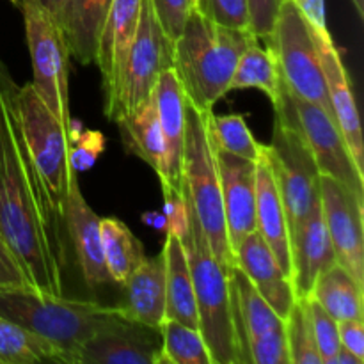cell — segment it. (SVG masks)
Masks as SVG:
<instances>
[{
    "label": "cell",
    "instance_id": "1",
    "mask_svg": "<svg viewBox=\"0 0 364 364\" xmlns=\"http://www.w3.org/2000/svg\"><path fill=\"white\" fill-rule=\"evenodd\" d=\"M16 89L0 95V235L32 290L64 295V223L53 215L21 144L11 103Z\"/></svg>",
    "mask_w": 364,
    "mask_h": 364
},
{
    "label": "cell",
    "instance_id": "2",
    "mask_svg": "<svg viewBox=\"0 0 364 364\" xmlns=\"http://www.w3.org/2000/svg\"><path fill=\"white\" fill-rule=\"evenodd\" d=\"M255 39L251 31L217 25L192 7L173 45V68L187 102L201 112L212 110L230 92L238 59Z\"/></svg>",
    "mask_w": 364,
    "mask_h": 364
},
{
    "label": "cell",
    "instance_id": "3",
    "mask_svg": "<svg viewBox=\"0 0 364 364\" xmlns=\"http://www.w3.org/2000/svg\"><path fill=\"white\" fill-rule=\"evenodd\" d=\"M0 315L48 341L60 354L63 364H77L84 341L123 316L117 306L41 294L28 287L0 288Z\"/></svg>",
    "mask_w": 364,
    "mask_h": 364
},
{
    "label": "cell",
    "instance_id": "4",
    "mask_svg": "<svg viewBox=\"0 0 364 364\" xmlns=\"http://www.w3.org/2000/svg\"><path fill=\"white\" fill-rule=\"evenodd\" d=\"M208 112L185 103V146L181 160V192L205 231L217 262L228 270L235 267V256L224 219L223 191L215 146L208 127Z\"/></svg>",
    "mask_w": 364,
    "mask_h": 364
},
{
    "label": "cell",
    "instance_id": "5",
    "mask_svg": "<svg viewBox=\"0 0 364 364\" xmlns=\"http://www.w3.org/2000/svg\"><path fill=\"white\" fill-rule=\"evenodd\" d=\"M181 244L187 252L188 267L194 281L199 333L208 348L212 364H245L235 333L230 270L215 259L205 231L199 226L191 206H188V233L181 238Z\"/></svg>",
    "mask_w": 364,
    "mask_h": 364
},
{
    "label": "cell",
    "instance_id": "6",
    "mask_svg": "<svg viewBox=\"0 0 364 364\" xmlns=\"http://www.w3.org/2000/svg\"><path fill=\"white\" fill-rule=\"evenodd\" d=\"M11 103L32 169L53 215L63 220L64 198L70 181L77 176L70 164L71 141L68 128L50 112L32 84L18 85Z\"/></svg>",
    "mask_w": 364,
    "mask_h": 364
},
{
    "label": "cell",
    "instance_id": "7",
    "mask_svg": "<svg viewBox=\"0 0 364 364\" xmlns=\"http://www.w3.org/2000/svg\"><path fill=\"white\" fill-rule=\"evenodd\" d=\"M265 45L276 57L284 87L297 98L318 105L334 119L313 28L294 0L281 2Z\"/></svg>",
    "mask_w": 364,
    "mask_h": 364
},
{
    "label": "cell",
    "instance_id": "8",
    "mask_svg": "<svg viewBox=\"0 0 364 364\" xmlns=\"http://www.w3.org/2000/svg\"><path fill=\"white\" fill-rule=\"evenodd\" d=\"M23 18L32 63V82L39 98L66 128L70 110V50L59 21L38 0H11Z\"/></svg>",
    "mask_w": 364,
    "mask_h": 364
},
{
    "label": "cell",
    "instance_id": "9",
    "mask_svg": "<svg viewBox=\"0 0 364 364\" xmlns=\"http://www.w3.org/2000/svg\"><path fill=\"white\" fill-rule=\"evenodd\" d=\"M272 141L267 144V153L272 162L277 187L283 199L288 219V230L291 231L311 212L320 201L318 194V167L304 135L291 121L283 107H274Z\"/></svg>",
    "mask_w": 364,
    "mask_h": 364
},
{
    "label": "cell",
    "instance_id": "10",
    "mask_svg": "<svg viewBox=\"0 0 364 364\" xmlns=\"http://www.w3.org/2000/svg\"><path fill=\"white\" fill-rule=\"evenodd\" d=\"M276 105L283 107L302 132L318 167V173L336 180L355 198L364 201V174L355 166L336 121L315 103L291 95L283 82H281V96Z\"/></svg>",
    "mask_w": 364,
    "mask_h": 364
},
{
    "label": "cell",
    "instance_id": "11",
    "mask_svg": "<svg viewBox=\"0 0 364 364\" xmlns=\"http://www.w3.org/2000/svg\"><path fill=\"white\" fill-rule=\"evenodd\" d=\"M173 45L156 18L151 0H142L137 34L124 60L114 121L153 95L160 73L173 66Z\"/></svg>",
    "mask_w": 364,
    "mask_h": 364
},
{
    "label": "cell",
    "instance_id": "12",
    "mask_svg": "<svg viewBox=\"0 0 364 364\" xmlns=\"http://www.w3.org/2000/svg\"><path fill=\"white\" fill-rule=\"evenodd\" d=\"M318 194L336 262L364 288V201L323 174L318 178Z\"/></svg>",
    "mask_w": 364,
    "mask_h": 364
},
{
    "label": "cell",
    "instance_id": "13",
    "mask_svg": "<svg viewBox=\"0 0 364 364\" xmlns=\"http://www.w3.org/2000/svg\"><path fill=\"white\" fill-rule=\"evenodd\" d=\"M142 0H112L100 31L95 64L102 75L105 116L114 121L128 50L137 34Z\"/></svg>",
    "mask_w": 364,
    "mask_h": 364
},
{
    "label": "cell",
    "instance_id": "14",
    "mask_svg": "<svg viewBox=\"0 0 364 364\" xmlns=\"http://www.w3.org/2000/svg\"><path fill=\"white\" fill-rule=\"evenodd\" d=\"M159 329L119 316L84 341L77 364H160Z\"/></svg>",
    "mask_w": 364,
    "mask_h": 364
},
{
    "label": "cell",
    "instance_id": "15",
    "mask_svg": "<svg viewBox=\"0 0 364 364\" xmlns=\"http://www.w3.org/2000/svg\"><path fill=\"white\" fill-rule=\"evenodd\" d=\"M223 191L224 219L231 251L256 231V160L242 159L215 148Z\"/></svg>",
    "mask_w": 364,
    "mask_h": 364
},
{
    "label": "cell",
    "instance_id": "16",
    "mask_svg": "<svg viewBox=\"0 0 364 364\" xmlns=\"http://www.w3.org/2000/svg\"><path fill=\"white\" fill-rule=\"evenodd\" d=\"M63 220L68 238L73 245L75 258L82 272V279L89 288H98L110 283L102 251L100 220L95 210L85 201L77 176L70 181L63 205Z\"/></svg>",
    "mask_w": 364,
    "mask_h": 364
},
{
    "label": "cell",
    "instance_id": "17",
    "mask_svg": "<svg viewBox=\"0 0 364 364\" xmlns=\"http://www.w3.org/2000/svg\"><path fill=\"white\" fill-rule=\"evenodd\" d=\"M313 28V27H311ZM316 48H318L320 60H322L323 73H326L327 91H329L331 107H333L334 121L347 142L350 155L354 159L358 169L364 174V146L361 121H359L358 103H355L354 91H352L350 77L345 68L343 57L333 41L329 31H315Z\"/></svg>",
    "mask_w": 364,
    "mask_h": 364
},
{
    "label": "cell",
    "instance_id": "18",
    "mask_svg": "<svg viewBox=\"0 0 364 364\" xmlns=\"http://www.w3.org/2000/svg\"><path fill=\"white\" fill-rule=\"evenodd\" d=\"M290 279L295 297H308L316 277L336 263L320 201L290 233Z\"/></svg>",
    "mask_w": 364,
    "mask_h": 364
},
{
    "label": "cell",
    "instance_id": "19",
    "mask_svg": "<svg viewBox=\"0 0 364 364\" xmlns=\"http://www.w3.org/2000/svg\"><path fill=\"white\" fill-rule=\"evenodd\" d=\"M153 95L164 139V178L160 185L162 188H181L187 98L173 66L160 73Z\"/></svg>",
    "mask_w": 364,
    "mask_h": 364
},
{
    "label": "cell",
    "instance_id": "20",
    "mask_svg": "<svg viewBox=\"0 0 364 364\" xmlns=\"http://www.w3.org/2000/svg\"><path fill=\"white\" fill-rule=\"evenodd\" d=\"M235 267L245 274L252 287L270 304V308L287 318L297 301L291 279L283 272L276 256L258 231L249 233L235 249Z\"/></svg>",
    "mask_w": 364,
    "mask_h": 364
},
{
    "label": "cell",
    "instance_id": "21",
    "mask_svg": "<svg viewBox=\"0 0 364 364\" xmlns=\"http://www.w3.org/2000/svg\"><path fill=\"white\" fill-rule=\"evenodd\" d=\"M256 231L290 277V230L267 144L256 159Z\"/></svg>",
    "mask_w": 364,
    "mask_h": 364
},
{
    "label": "cell",
    "instance_id": "22",
    "mask_svg": "<svg viewBox=\"0 0 364 364\" xmlns=\"http://www.w3.org/2000/svg\"><path fill=\"white\" fill-rule=\"evenodd\" d=\"M121 315L142 326L159 329L166 320V263L164 252L146 258L124 281Z\"/></svg>",
    "mask_w": 364,
    "mask_h": 364
},
{
    "label": "cell",
    "instance_id": "23",
    "mask_svg": "<svg viewBox=\"0 0 364 364\" xmlns=\"http://www.w3.org/2000/svg\"><path fill=\"white\" fill-rule=\"evenodd\" d=\"M230 290L231 302H233L235 333H237L238 345L244 354L245 364L247 358V341L274 331L284 329V320L270 308L269 302L256 291L251 281L245 277L238 267L230 270Z\"/></svg>",
    "mask_w": 364,
    "mask_h": 364
},
{
    "label": "cell",
    "instance_id": "24",
    "mask_svg": "<svg viewBox=\"0 0 364 364\" xmlns=\"http://www.w3.org/2000/svg\"><path fill=\"white\" fill-rule=\"evenodd\" d=\"M112 0H66L59 16L70 55L82 66L95 64L100 31Z\"/></svg>",
    "mask_w": 364,
    "mask_h": 364
},
{
    "label": "cell",
    "instance_id": "25",
    "mask_svg": "<svg viewBox=\"0 0 364 364\" xmlns=\"http://www.w3.org/2000/svg\"><path fill=\"white\" fill-rule=\"evenodd\" d=\"M114 123L119 128L121 141H123L127 151L148 164L156 173L159 180H162L164 139L162 130H160L155 95L139 103L130 112L121 114Z\"/></svg>",
    "mask_w": 364,
    "mask_h": 364
},
{
    "label": "cell",
    "instance_id": "26",
    "mask_svg": "<svg viewBox=\"0 0 364 364\" xmlns=\"http://www.w3.org/2000/svg\"><path fill=\"white\" fill-rule=\"evenodd\" d=\"M162 252L166 263V320L199 329L194 281L183 244L180 238L166 235Z\"/></svg>",
    "mask_w": 364,
    "mask_h": 364
},
{
    "label": "cell",
    "instance_id": "27",
    "mask_svg": "<svg viewBox=\"0 0 364 364\" xmlns=\"http://www.w3.org/2000/svg\"><path fill=\"white\" fill-rule=\"evenodd\" d=\"M309 295L336 322L364 318V288L338 262L316 277Z\"/></svg>",
    "mask_w": 364,
    "mask_h": 364
},
{
    "label": "cell",
    "instance_id": "28",
    "mask_svg": "<svg viewBox=\"0 0 364 364\" xmlns=\"http://www.w3.org/2000/svg\"><path fill=\"white\" fill-rule=\"evenodd\" d=\"M100 233L107 274L112 283L123 287L132 272L148 258L144 245L132 233L130 228L116 217L100 220Z\"/></svg>",
    "mask_w": 364,
    "mask_h": 364
},
{
    "label": "cell",
    "instance_id": "29",
    "mask_svg": "<svg viewBox=\"0 0 364 364\" xmlns=\"http://www.w3.org/2000/svg\"><path fill=\"white\" fill-rule=\"evenodd\" d=\"M235 89H259L276 105L281 96V75L272 50L259 39H255L238 59L230 82Z\"/></svg>",
    "mask_w": 364,
    "mask_h": 364
},
{
    "label": "cell",
    "instance_id": "30",
    "mask_svg": "<svg viewBox=\"0 0 364 364\" xmlns=\"http://www.w3.org/2000/svg\"><path fill=\"white\" fill-rule=\"evenodd\" d=\"M63 363L55 347L0 315V364Z\"/></svg>",
    "mask_w": 364,
    "mask_h": 364
},
{
    "label": "cell",
    "instance_id": "31",
    "mask_svg": "<svg viewBox=\"0 0 364 364\" xmlns=\"http://www.w3.org/2000/svg\"><path fill=\"white\" fill-rule=\"evenodd\" d=\"M160 364H212V358L199 329L187 327L174 320H164L160 326Z\"/></svg>",
    "mask_w": 364,
    "mask_h": 364
},
{
    "label": "cell",
    "instance_id": "32",
    "mask_svg": "<svg viewBox=\"0 0 364 364\" xmlns=\"http://www.w3.org/2000/svg\"><path fill=\"white\" fill-rule=\"evenodd\" d=\"M208 127L213 146L220 151L247 160H256L262 153L263 144L256 141L252 132L249 130L244 114L215 116L212 110L208 114Z\"/></svg>",
    "mask_w": 364,
    "mask_h": 364
},
{
    "label": "cell",
    "instance_id": "33",
    "mask_svg": "<svg viewBox=\"0 0 364 364\" xmlns=\"http://www.w3.org/2000/svg\"><path fill=\"white\" fill-rule=\"evenodd\" d=\"M284 336L290 364H322L304 297L294 302L290 313L284 318Z\"/></svg>",
    "mask_w": 364,
    "mask_h": 364
},
{
    "label": "cell",
    "instance_id": "34",
    "mask_svg": "<svg viewBox=\"0 0 364 364\" xmlns=\"http://www.w3.org/2000/svg\"><path fill=\"white\" fill-rule=\"evenodd\" d=\"M304 301L309 313V320H311L313 336H315L320 361H322V364H333L334 358H336V354L341 348L338 322L322 308V306H320L318 301H315V299L311 297V295L304 297Z\"/></svg>",
    "mask_w": 364,
    "mask_h": 364
},
{
    "label": "cell",
    "instance_id": "35",
    "mask_svg": "<svg viewBox=\"0 0 364 364\" xmlns=\"http://www.w3.org/2000/svg\"><path fill=\"white\" fill-rule=\"evenodd\" d=\"M194 7L213 23L238 31H251L249 0H198Z\"/></svg>",
    "mask_w": 364,
    "mask_h": 364
},
{
    "label": "cell",
    "instance_id": "36",
    "mask_svg": "<svg viewBox=\"0 0 364 364\" xmlns=\"http://www.w3.org/2000/svg\"><path fill=\"white\" fill-rule=\"evenodd\" d=\"M247 358L252 364H290L284 329L249 340Z\"/></svg>",
    "mask_w": 364,
    "mask_h": 364
},
{
    "label": "cell",
    "instance_id": "37",
    "mask_svg": "<svg viewBox=\"0 0 364 364\" xmlns=\"http://www.w3.org/2000/svg\"><path fill=\"white\" fill-rule=\"evenodd\" d=\"M103 148H105V137L102 132L95 130H84L78 135L77 141L71 144L70 151V164L71 169L77 171H87L96 164L98 156L102 155Z\"/></svg>",
    "mask_w": 364,
    "mask_h": 364
},
{
    "label": "cell",
    "instance_id": "38",
    "mask_svg": "<svg viewBox=\"0 0 364 364\" xmlns=\"http://www.w3.org/2000/svg\"><path fill=\"white\" fill-rule=\"evenodd\" d=\"M151 4L160 25L174 43L183 31L188 13L194 7L192 0H151Z\"/></svg>",
    "mask_w": 364,
    "mask_h": 364
},
{
    "label": "cell",
    "instance_id": "39",
    "mask_svg": "<svg viewBox=\"0 0 364 364\" xmlns=\"http://www.w3.org/2000/svg\"><path fill=\"white\" fill-rule=\"evenodd\" d=\"M164 215L167 220L166 235L183 238L188 233V206L181 188H162Z\"/></svg>",
    "mask_w": 364,
    "mask_h": 364
},
{
    "label": "cell",
    "instance_id": "40",
    "mask_svg": "<svg viewBox=\"0 0 364 364\" xmlns=\"http://www.w3.org/2000/svg\"><path fill=\"white\" fill-rule=\"evenodd\" d=\"M283 0H249V13H251V32L265 43L272 32L277 11Z\"/></svg>",
    "mask_w": 364,
    "mask_h": 364
},
{
    "label": "cell",
    "instance_id": "41",
    "mask_svg": "<svg viewBox=\"0 0 364 364\" xmlns=\"http://www.w3.org/2000/svg\"><path fill=\"white\" fill-rule=\"evenodd\" d=\"M16 287H28V281L25 277L18 259L11 252L9 245L6 244V240L0 235V288Z\"/></svg>",
    "mask_w": 364,
    "mask_h": 364
},
{
    "label": "cell",
    "instance_id": "42",
    "mask_svg": "<svg viewBox=\"0 0 364 364\" xmlns=\"http://www.w3.org/2000/svg\"><path fill=\"white\" fill-rule=\"evenodd\" d=\"M340 343L345 350L354 354L364 363V322L363 318H350L338 322Z\"/></svg>",
    "mask_w": 364,
    "mask_h": 364
},
{
    "label": "cell",
    "instance_id": "43",
    "mask_svg": "<svg viewBox=\"0 0 364 364\" xmlns=\"http://www.w3.org/2000/svg\"><path fill=\"white\" fill-rule=\"evenodd\" d=\"M142 223L151 226L153 230L160 231V233H166L167 231V220L166 215L162 212H146L142 213Z\"/></svg>",
    "mask_w": 364,
    "mask_h": 364
},
{
    "label": "cell",
    "instance_id": "44",
    "mask_svg": "<svg viewBox=\"0 0 364 364\" xmlns=\"http://www.w3.org/2000/svg\"><path fill=\"white\" fill-rule=\"evenodd\" d=\"M16 87H18V84L13 80L9 70H7L6 64H4V60L0 59V95H2V92L14 91Z\"/></svg>",
    "mask_w": 364,
    "mask_h": 364
},
{
    "label": "cell",
    "instance_id": "45",
    "mask_svg": "<svg viewBox=\"0 0 364 364\" xmlns=\"http://www.w3.org/2000/svg\"><path fill=\"white\" fill-rule=\"evenodd\" d=\"M9 2H11V0H9ZM38 2L43 4V6H45L46 9L50 11V13H52V16L55 18L57 21H59L60 11H63L64 2H66V0H38Z\"/></svg>",
    "mask_w": 364,
    "mask_h": 364
},
{
    "label": "cell",
    "instance_id": "46",
    "mask_svg": "<svg viewBox=\"0 0 364 364\" xmlns=\"http://www.w3.org/2000/svg\"><path fill=\"white\" fill-rule=\"evenodd\" d=\"M333 364H364V363L359 361L354 354H350V352L345 350V348L341 347L340 352L336 354V358H334Z\"/></svg>",
    "mask_w": 364,
    "mask_h": 364
},
{
    "label": "cell",
    "instance_id": "47",
    "mask_svg": "<svg viewBox=\"0 0 364 364\" xmlns=\"http://www.w3.org/2000/svg\"><path fill=\"white\" fill-rule=\"evenodd\" d=\"M352 6H354L355 13L359 14V18H364V0H350Z\"/></svg>",
    "mask_w": 364,
    "mask_h": 364
},
{
    "label": "cell",
    "instance_id": "48",
    "mask_svg": "<svg viewBox=\"0 0 364 364\" xmlns=\"http://www.w3.org/2000/svg\"><path fill=\"white\" fill-rule=\"evenodd\" d=\"M196 2H198V0H192V6H196Z\"/></svg>",
    "mask_w": 364,
    "mask_h": 364
},
{
    "label": "cell",
    "instance_id": "49",
    "mask_svg": "<svg viewBox=\"0 0 364 364\" xmlns=\"http://www.w3.org/2000/svg\"><path fill=\"white\" fill-rule=\"evenodd\" d=\"M294 2H295V4H297V2H301V0H294Z\"/></svg>",
    "mask_w": 364,
    "mask_h": 364
}]
</instances>
